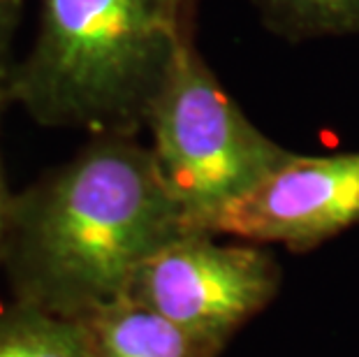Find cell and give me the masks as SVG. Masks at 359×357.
<instances>
[{"label": "cell", "mask_w": 359, "mask_h": 357, "mask_svg": "<svg viewBox=\"0 0 359 357\" xmlns=\"http://www.w3.org/2000/svg\"><path fill=\"white\" fill-rule=\"evenodd\" d=\"M188 230L149 144L97 135L14 193L0 267L14 299L83 321L126 299L144 264Z\"/></svg>", "instance_id": "obj_1"}, {"label": "cell", "mask_w": 359, "mask_h": 357, "mask_svg": "<svg viewBox=\"0 0 359 357\" xmlns=\"http://www.w3.org/2000/svg\"><path fill=\"white\" fill-rule=\"evenodd\" d=\"M37 21L7 95L44 128L97 135L147 130L202 0H35Z\"/></svg>", "instance_id": "obj_2"}, {"label": "cell", "mask_w": 359, "mask_h": 357, "mask_svg": "<svg viewBox=\"0 0 359 357\" xmlns=\"http://www.w3.org/2000/svg\"><path fill=\"white\" fill-rule=\"evenodd\" d=\"M149 151L190 230L218 220L297 156L262 133L206 63L188 47L147 119Z\"/></svg>", "instance_id": "obj_3"}, {"label": "cell", "mask_w": 359, "mask_h": 357, "mask_svg": "<svg viewBox=\"0 0 359 357\" xmlns=\"http://www.w3.org/2000/svg\"><path fill=\"white\" fill-rule=\"evenodd\" d=\"M283 271L269 246L188 230L140 269L128 297L223 348L276 299Z\"/></svg>", "instance_id": "obj_4"}, {"label": "cell", "mask_w": 359, "mask_h": 357, "mask_svg": "<svg viewBox=\"0 0 359 357\" xmlns=\"http://www.w3.org/2000/svg\"><path fill=\"white\" fill-rule=\"evenodd\" d=\"M357 225L359 151H353L297 154L253 195L227 211L213 232L309 253Z\"/></svg>", "instance_id": "obj_5"}, {"label": "cell", "mask_w": 359, "mask_h": 357, "mask_svg": "<svg viewBox=\"0 0 359 357\" xmlns=\"http://www.w3.org/2000/svg\"><path fill=\"white\" fill-rule=\"evenodd\" d=\"M90 357H220L206 344L135 299H121L83 318Z\"/></svg>", "instance_id": "obj_6"}, {"label": "cell", "mask_w": 359, "mask_h": 357, "mask_svg": "<svg viewBox=\"0 0 359 357\" xmlns=\"http://www.w3.org/2000/svg\"><path fill=\"white\" fill-rule=\"evenodd\" d=\"M0 357H90L86 328L14 299L0 307Z\"/></svg>", "instance_id": "obj_7"}, {"label": "cell", "mask_w": 359, "mask_h": 357, "mask_svg": "<svg viewBox=\"0 0 359 357\" xmlns=\"http://www.w3.org/2000/svg\"><path fill=\"white\" fill-rule=\"evenodd\" d=\"M262 26L299 44L359 35V0H250Z\"/></svg>", "instance_id": "obj_8"}, {"label": "cell", "mask_w": 359, "mask_h": 357, "mask_svg": "<svg viewBox=\"0 0 359 357\" xmlns=\"http://www.w3.org/2000/svg\"><path fill=\"white\" fill-rule=\"evenodd\" d=\"M28 3L30 0H0V81L5 86L14 63H17L14 44H17V33Z\"/></svg>", "instance_id": "obj_9"}, {"label": "cell", "mask_w": 359, "mask_h": 357, "mask_svg": "<svg viewBox=\"0 0 359 357\" xmlns=\"http://www.w3.org/2000/svg\"><path fill=\"white\" fill-rule=\"evenodd\" d=\"M7 105H10V95H7V86L0 81V116H3V109ZM12 197L14 193L10 191V186H7L3 154H0V260H3V246H5V234H7V220H10V209H12Z\"/></svg>", "instance_id": "obj_10"}]
</instances>
